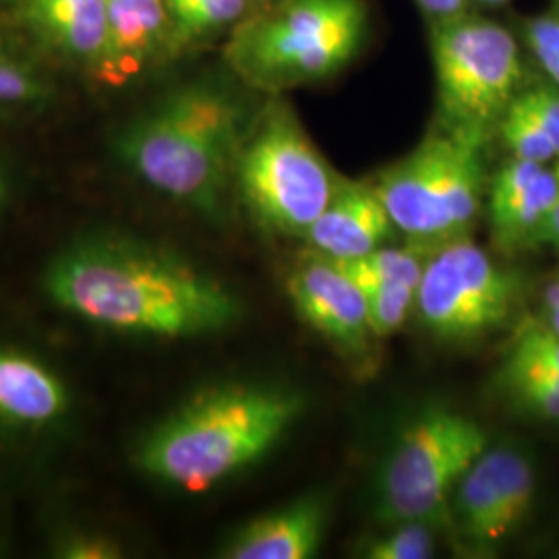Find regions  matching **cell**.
<instances>
[{"mask_svg":"<svg viewBox=\"0 0 559 559\" xmlns=\"http://www.w3.org/2000/svg\"><path fill=\"white\" fill-rule=\"evenodd\" d=\"M359 286V284H357ZM373 336L383 338L394 334L408 320L417 305V288L402 284H365L359 286Z\"/></svg>","mask_w":559,"mask_h":559,"instance_id":"22","label":"cell"},{"mask_svg":"<svg viewBox=\"0 0 559 559\" xmlns=\"http://www.w3.org/2000/svg\"><path fill=\"white\" fill-rule=\"evenodd\" d=\"M537 475L531 459L510 443L489 445L460 479L450 524L462 547L487 556L510 539L531 512Z\"/></svg>","mask_w":559,"mask_h":559,"instance_id":"10","label":"cell"},{"mask_svg":"<svg viewBox=\"0 0 559 559\" xmlns=\"http://www.w3.org/2000/svg\"><path fill=\"white\" fill-rule=\"evenodd\" d=\"M501 369L559 376V334L549 328H533L524 332L512 346Z\"/></svg>","mask_w":559,"mask_h":559,"instance_id":"25","label":"cell"},{"mask_svg":"<svg viewBox=\"0 0 559 559\" xmlns=\"http://www.w3.org/2000/svg\"><path fill=\"white\" fill-rule=\"evenodd\" d=\"M67 383L44 360L0 346V423L20 429H44L67 417Z\"/></svg>","mask_w":559,"mask_h":559,"instance_id":"17","label":"cell"},{"mask_svg":"<svg viewBox=\"0 0 559 559\" xmlns=\"http://www.w3.org/2000/svg\"><path fill=\"white\" fill-rule=\"evenodd\" d=\"M415 2L419 4L420 13L431 23L452 20L471 11V0H415Z\"/></svg>","mask_w":559,"mask_h":559,"instance_id":"30","label":"cell"},{"mask_svg":"<svg viewBox=\"0 0 559 559\" xmlns=\"http://www.w3.org/2000/svg\"><path fill=\"white\" fill-rule=\"evenodd\" d=\"M508 0H471V7L473 4H477V7H500V4H506Z\"/></svg>","mask_w":559,"mask_h":559,"instance_id":"32","label":"cell"},{"mask_svg":"<svg viewBox=\"0 0 559 559\" xmlns=\"http://www.w3.org/2000/svg\"><path fill=\"white\" fill-rule=\"evenodd\" d=\"M522 36L545 75L559 87V13L526 21Z\"/></svg>","mask_w":559,"mask_h":559,"instance_id":"26","label":"cell"},{"mask_svg":"<svg viewBox=\"0 0 559 559\" xmlns=\"http://www.w3.org/2000/svg\"><path fill=\"white\" fill-rule=\"evenodd\" d=\"M520 280L466 237L438 247L417 288L423 325L445 342L480 338L510 318Z\"/></svg>","mask_w":559,"mask_h":559,"instance_id":"9","label":"cell"},{"mask_svg":"<svg viewBox=\"0 0 559 559\" xmlns=\"http://www.w3.org/2000/svg\"><path fill=\"white\" fill-rule=\"evenodd\" d=\"M55 71L0 11V117L48 110L59 94Z\"/></svg>","mask_w":559,"mask_h":559,"instance_id":"18","label":"cell"},{"mask_svg":"<svg viewBox=\"0 0 559 559\" xmlns=\"http://www.w3.org/2000/svg\"><path fill=\"white\" fill-rule=\"evenodd\" d=\"M55 556L64 559H115L122 556V547L119 540L106 533L75 528L59 535Z\"/></svg>","mask_w":559,"mask_h":559,"instance_id":"27","label":"cell"},{"mask_svg":"<svg viewBox=\"0 0 559 559\" xmlns=\"http://www.w3.org/2000/svg\"><path fill=\"white\" fill-rule=\"evenodd\" d=\"M2 13L52 69L98 83L108 50L104 0H15Z\"/></svg>","mask_w":559,"mask_h":559,"instance_id":"11","label":"cell"},{"mask_svg":"<svg viewBox=\"0 0 559 559\" xmlns=\"http://www.w3.org/2000/svg\"><path fill=\"white\" fill-rule=\"evenodd\" d=\"M520 100L537 119L543 131L549 135L559 158V87L558 85H537L526 92H520Z\"/></svg>","mask_w":559,"mask_h":559,"instance_id":"28","label":"cell"},{"mask_svg":"<svg viewBox=\"0 0 559 559\" xmlns=\"http://www.w3.org/2000/svg\"><path fill=\"white\" fill-rule=\"evenodd\" d=\"M13 2H15V0H0V11H2V9H7V7H9V4H13Z\"/></svg>","mask_w":559,"mask_h":559,"instance_id":"35","label":"cell"},{"mask_svg":"<svg viewBox=\"0 0 559 559\" xmlns=\"http://www.w3.org/2000/svg\"><path fill=\"white\" fill-rule=\"evenodd\" d=\"M247 2L251 4V11H255V9H261V7H267L274 0H247Z\"/></svg>","mask_w":559,"mask_h":559,"instance_id":"34","label":"cell"},{"mask_svg":"<svg viewBox=\"0 0 559 559\" xmlns=\"http://www.w3.org/2000/svg\"><path fill=\"white\" fill-rule=\"evenodd\" d=\"M431 60L443 124L491 133L520 94L522 57L514 34L471 11L431 23Z\"/></svg>","mask_w":559,"mask_h":559,"instance_id":"8","label":"cell"},{"mask_svg":"<svg viewBox=\"0 0 559 559\" xmlns=\"http://www.w3.org/2000/svg\"><path fill=\"white\" fill-rule=\"evenodd\" d=\"M367 34L365 0H274L226 38L222 62L251 92L282 96L338 75L359 57Z\"/></svg>","mask_w":559,"mask_h":559,"instance_id":"4","label":"cell"},{"mask_svg":"<svg viewBox=\"0 0 559 559\" xmlns=\"http://www.w3.org/2000/svg\"><path fill=\"white\" fill-rule=\"evenodd\" d=\"M245 90L226 67L177 81L120 124L112 154L162 198L218 218L258 112Z\"/></svg>","mask_w":559,"mask_h":559,"instance_id":"2","label":"cell"},{"mask_svg":"<svg viewBox=\"0 0 559 559\" xmlns=\"http://www.w3.org/2000/svg\"><path fill=\"white\" fill-rule=\"evenodd\" d=\"M340 177L282 96L258 108L242 141L235 193L263 233L305 239L332 200Z\"/></svg>","mask_w":559,"mask_h":559,"instance_id":"6","label":"cell"},{"mask_svg":"<svg viewBox=\"0 0 559 559\" xmlns=\"http://www.w3.org/2000/svg\"><path fill=\"white\" fill-rule=\"evenodd\" d=\"M7 195H9V179H7L4 164L0 160V210H2V205H4V201H7Z\"/></svg>","mask_w":559,"mask_h":559,"instance_id":"31","label":"cell"},{"mask_svg":"<svg viewBox=\"0 0 559 559\" xmlns=\"http://www.w3.org/2000/svg\"><path fill=\"white\" fill-rule=\"evenodd\" d=\"M436 554V526L429 522H399L367 543L362 556L369 559H427Z\"/></svg>","mask_w":559,"mask_h":559,"instance_id":"23","label":"cell"},{"mask_svg":"<svg viewBox=\"0 0 559 559\" xmlns=\"http://www.w3.org/2000/svg\"><path fill=\"white\" fill-rule=\"evenodd\" d=\"M328 524V500L313 493L258 516L226 540L222 558L309 559L320 554Z\"/></svg>","mask_w":559,"mask_h":559,"instance_id":"16","label":"cell"},{"mask_svg":"<svg viewBox=\"0 0 559 559\" xmlns=\"http://www.w3.org/2000/svg\"><path fill=\"white\" fill-rule=\"evenodd\" d=\"M302 408L300 394L274 385L207 388L140 441L135 464L162 485L201 493L274 450Z\"/></svg>","mask_w":559,"mask_h":559,"instance_id":"3","label":"cell"},{"mask_svg":"<svg viewBox=\"0 0 559 559\" xmlns=\"http://www.w3.org/2000/svg\"><path fill=\"white\" fill-rule=\"evenodd\" d=\"M489 448L477 420L427 408L404 425L376 480V510L383 524L429 522L450 516V501L464 473Z\"/></svg>","mask_w":559,"mask_h":559,"instance_id":"7","label":"cell"},{"mask_svg":"<svg viewBox=\"0 0 559 559\" xmlns=\"http://www.w3.org/2000/svg\"><path fill=\"white\" fill-rule=\"evenodd\" d=\"M41 286L62 313L122 336L200 338L240 318V300L224 282L115 233L69 242L48 263Z\"/></svg>","mask_w":559,"mask_h":559,"instance_id":"1","label":"cell"},{"mask_svg":"<svg viewBox=\"0 0 559 559\" xmlns=\"http://www.w3.org/2000/svg\"><path fill=\"white\" fill-rule=\"evenodd\" d=\"M498 129L512 158L537 162V164H547L558 158V152L549 140V135L543 131V127L531 115V110L522 104L519 96L510 102Z\"/></svg>","mask_w":559,"mask_h":559,"instance_id":"21","label":"cell"},{"mask_svg":"<svg viewBox=\"0 0 559 559\" xmlns=\"http://www.w3.org/2000/svg\"><path fill=\"white\" fill-rule=\"evenodd\" d=\"M170 23V60L224 44L251 13L247 0H164Z\"/></svg>","mask_w":559,"mask_h":559,"instance_id":"19","label":"cell"},{"mask_svg":"<svg viewBox=\"0 0 559 559\" xmlns=\"http://www.w3.org/2000/svg\"><path fill=\"white\" fill-rule=\"evenodd\" d=\"M108 50L98 85L127 87L170 60V23L164 0H104Z\"/></svg>","mask_w":559,"mask_h":559,"instance_id":"13","label":"cell"},{"mask_svg":"<svg viewBox=\"0 0 559 559\" xmlns=\"http://www.w3.org/2000/svg\"><path fill=\"white\" fill-rule=\"evenodd\" d=\"M332 261V260H330ZM340 270L355 284H402L419 288L425 261L420 260L419 249H396V247H378L367 255L355 260L334 261Z\"/></svg>","mask_w":559,"mask_h":559,"instance_id":"20","label":"cell"},{"mask_svg":"<svg viewBox=\"0 0 559 559\" xmlns=\"http://www.w3.org/2000/svg\"><path fill=\"white\" fill-rule=\"evenodd\" d=\"M396 230L373 185L338 180L305 240L325 260H355L381 247Z\"/></svg>","mask_w":559,"mask_h":559,"instance_id":"14","label":"cell"},{"mask_svg":"<svg viewBox=\"0 0 559 559\" xmlns=\"http://www.w3.org/2000/svg\"><path fill=\"white\" fill-rule=\"evenodd\" d=\"M558 9H559V0H558Z\"/></svg>","mask_w":559,"mask_h":559,"instance_id":"36","label":"cell"},{"mask_svg":"<svg viewBox=\"0 0 559 559\" xmlns=\"http://www.w3.org/2000/svg\"><path fill=\"white\" fill-rule=\"evenodd\" d=\"M558 193L556 168L512 158L489 185V224L501 251L524 249L549 214Z\"/></svg>","mask_w":559,"mask_h":559,"instance_id":"15","label":"cell"},{"mask_svg":"<svg viewBox=\"0 0 559 559\" xmlns=\"http://www.w3.org/2000/svg\"><path fill=\"white\" fill-rule=\"evenodd\" d=\"M500 383L520 408L543 419L559 420V376L501 369Z\"/></svg>","mask_w":559,"mask_h":559,"instance_id":"24","label":"cell"},{"mask_svg":"<svg viewBox=\"0 0 559 559\" xmlns=\"http://www.w3.org/2000/svg\"><path fill=\"white\" fill-rule=\"evenodd\" d=\"M489 133L438 122L419 145L373 182L396 230L415 249L436 251L466 237L485 189Z\"/></svg>","mask_w":559,"mask_h":559,"instance_id":"5","label":"cell"},{"mask_svg":"<svg viewBox=\"0 0 559 559\" xmlns=\"http://www.w3.org/2000/svg\"><path fill=\"white\" fill-rule=\"evenodd\" d=\"M547 321H549V330H554L556 334H559V311H556L554 316H547Z\"/></svg>","mask_w":559,"mask_h":559,"instance_id":"33","label":"cell"},{"mask_svg":"<svg viewBox=\"0 0 559 559\" xmlns=\"http://www.w3.org/2000/svg\"><path fill=\"white\" fill-rule=\"evenodd\" d=\"M286 290L300 320L340 350L362 355L369 348L373 332L367 302L355 280L348 278L334 261L318 255L295 267Z\"/></svg>","mask_w":559,"mask_h":559,"instance_id":"12","label":"cell"},{"mask_svg":"<svg viewBox=\"0 0 559 559\" xmlns=\"http://www.w3.org/2000/svg\"><path fill=\"white\" fill-rule=\"evenodd\" d=\"M556 175H558L556 201H554L549 214L545 216V221L540 222L539 228L531 235V239L526 240L524 249H537V247L559 249V164L556 166Z\"/></svg>","mask_w":559,"mask_h":559,"instance_id":"29","label":"cell"}]
</instances>
